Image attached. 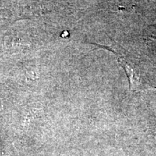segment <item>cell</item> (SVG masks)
<instances>
[{
    "label": "cell",
    "mask_w": 156,
    "mask_h": 156,
    "mask_svg": "<svg viewBox=\"0 0 156 156\" xmlns=\"http://www.w3.org/2000/svg\"><path fill=\"white\" fill-rule=\"evenodd\" d=\"M119 63L121 64V66L123 67V69L125 71L126 75L127 76L129 82V87L130 90L132 89V87H134L136 85V84L139 83V77L136 75V73L134 72L133 68L124 60V58L122 57H119L118 58Z\"/></svg>",
    "instance_id": "cell-1"
}]
</instances>
